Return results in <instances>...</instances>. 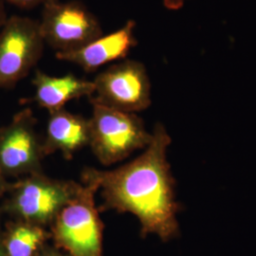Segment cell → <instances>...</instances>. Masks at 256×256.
<instances>
[{"label":"cell","mask_w":256,"mask_h":256,"mask_svg":"<svg viewBox=\"0 0 256 256\" xmlns=\"http://www.w3.org/2000/svg\"><path fill=\"white\" fill-rule=\"evenodd\" d=\"M172 138L162 124L158 122L144 151L132 162L112 170L86 167L82 184L93 185L101 192L100 212L116 210L137 218L140 236L155 234L162 242L180 236L176 182L167 158Z\"/></svg>","instance_id":"1"},{"label":"cell","mask_w":256,"mask_h":256,"mask_svg":"<svg viewBox=\"0 0 256 256\" xmlns=\"http://www.w3.org/2000/svg\"><path fill=\"white\" fill-rule=\"evenodd\" d=\"M82 183L56 180L42 173L20 178L10 182L0 202V214L50 228L57 214L70 202Z\"/></svg>","instance_id":"2"},{"label":"cell","mask_w":256,"mask_h":256,"mask_svg":"<svg viewBox=\"0 0 256 256\" xmlns=\"http://www.w3.org/2000/svg\"><path fill=\"white\" fill-rule=\"evenodd\" d=\"M98 189L82 184L50 226L52 244L68 256H102L104 223L95 203Z\"/></svg>","instance_id":"3"},{"label":"cell","mask_w":256,"mask_h":256,"mask_svg":"<svg viewBox=\"0 0 256 256\" xmlns=\"http://www.w3.org/2000/svg\"><path fill=\"white\" fill-rule=\"evenodd\" d=\"M90 104V147L101 164H115L150 144L152 133L147 131L144 120L136 113L114 110L95 102Z\"/></svg>","instance_id":"4"},{"label":"cell","mask_w":256,"mask_h":256,"mask_svg":"<svg viewBox=\"0 0 256 256\" xmlns=\"http://www.w3.org/2000/svg\"><path fill=\"white\" fill-rule=\"evenodd\" d=\"M39 20L12 16L0 30V90H12L26 78L44 54Z\"/></svg>","instance_id":"5"},{"label":"cell","mask_w":256,"mask_h":256,"mask_svg":"<svg viewBox=\"0 0 256 256\" xmlns=\"http://www.w3.org/2000/svg\"><path fill=\"white\" fill-rule=\"evenodd\" d=\"M94 94L90 101L114 110L137 113L151 104V82L146 66L124 59L111 64L93 80Z\"/></svg>","instance_id":"6"},{"label":"cell","mask_w":256,"mask_h":256,"mask_svg":"<svg viewBox=\"0 0 256 256\" xmlns=\"http://www.w3.org/2000/svg\"><path fill=\"white\" fill-rule=\"evenodd\" d=\"M39 25L56 52L79 50L104 34L97 16L80 1H55L43 7Z\"/></svg>","instance_id":"7"},{"label":"cell","mask_w":256,"mask_h":256,"mask_svg":"<svg viewBox=\"0 0 256 256\" xmlns=\"http://www.w3.org/2000/svg\"><path fill=\"white\" fill-rule=\"evenodd\" d=\"M36 126L32 110L25 108L0 128V172L6 178H20L43 172L46 156Z\"/></svg>","instance_id":"8"},{"label":"cell","mask_w":256,"mask_h":256,"mask_svg":"<svg viewBox=\"0 0 256 256\" xmlns=\"http://www.w3.org/2000/svg\"><path fill=\"white\" fill-rule=\"evenodd\" d=\"M136 27V21L130 19L110 34H102L79 50L56 52L55 57L79 66L86 72H94L104 64L122 61L128 57L130 50L138 45Z\"/></svg>","instance_id":"9"},{"label":"cell","mask_w":256,"mask_h":256,"mask_svg":"<svg viewBox=\"0 0 256 256\" xmlns=\"http://www.w3.org/2000/svg\"><path fill=\"white\" fill-rule=\"evenodd\" d=\"M42 140L45 156L59 152L70 160L76 152L90 146V119L64 108L52 112Z\"/></svg>","instance_id":"10"},{"label":"cell","mask_w":256,"mask_h":256,"mask_svg":"<svg viewBox=\"0 0 256 256\" xmlns=\"http://www.w3.org/2000/svg\"><path fill=\"white\" fill-rule=\"evenodd\" d=\"M34 96L28 102H34L48 113L63 110L68 102L90 98L94 94L93 81L79 78L74 74L50 76L37 70L32 80Z\"/></svg>","instance_id":"11"},{"label":"cell","mask_w":256,"mask_h":256,"mask_svg":"<svg viewBox=\"0 0 256 256\" xmlns=\"http://www.w3.org/2000/svg\"><path fill=\"white\" fill-rule=\"evenodd\" d=\"M50 240V230L23 220H10L2 230L5 256H36Z\"/></svg>","instance_id":"12"},{"label":"cell","mask_w":256,"mask_h":256,"mask_svg":"<svg viewBox=\"0 0 256 256\" xmlns=\"http://www.w3.org/2000/svg\"><path fill=\"white\" fill-rule=\"evenodd\" d=\"M10 4L22 10H32L38 6H46V4L52 3L58 0H4Z\"/></svg>","instance_id":"13"},{"label":"cell","mask_w":256,"mask_h":256,"mask_svg":"<svg viewBox=\"0 0 256 256\" xmlns=\"http://www.w3.org/2000/svg\"><path fill=\"white\" fill-rule=\"evenodd\" d=\"M36 256H68L63 250L55 247L54 245L46 244Z\"/></svg>","instance_id":"14"},{"label":"cell","mask_w":256,"mask_h":256,"mask_svg":"<svg viewBox=\"0 0 256 256\" xmlns=\"http://www.w3.org/2000/svg\"><path fill=\"white\" fill-rule=\"evenodd\" d=\"M191 0H162L165 9L169 10H180L182 9L183 7L186 5Z\"/></svg>","instance_id":"15"},{"label":"cell","mask_w":256,"mask_h":256,"mask_svg":"<svg viewBox=\"0 0 256 256\" xmlns=\"http://www.w3.org/2000/svg\"><path fill=\"white\" fill-rule=\"evenodd\" d=\"M9 185L10 182L7 180V178L0 172V202H2L8 191Z\"/></svg>","instance_id":"16"},{"label":"cell","mask_w":256,"mask_h":256,"mask_svg":"<svg viewBox=\"0 0 256 256\" xmlns=\"http://www.w3.org/2000/svg\"><path fill=\"white\" fill-rule=\"evenodd\" d=\"M7 18H8V16H7V10L5 7V1L0 0V30L5 24Z\"/></svg>","instance_id":"17"},{"label":"cell","mask_w":256,"mask_h":256,"mask_svg":"<svg viewBox=\"0 0 256 256\" xmlns=\"http://www.w3.org/2000/svg\"><path fill=\"white\" fill-rule=\"evenodd\" d=\"M0 256H5L3 242H2V230H0Z\"/></svg>","instance_id":"18"}]
</instances>
